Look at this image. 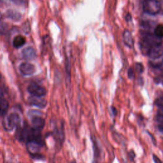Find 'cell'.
<instances>
[{
	"label": "cell",
	"instance_id": "obj_1",
	"mask_svg": "<svg viewBox=\"0 0 163 163\" xmlns=\"http://www.w3.org/2000/svg\"><path fill=\"white\" fill-rule=\"evenodd\" d=\"M143 8L145 12L150 15H156L161 10V4L157 0H145Z\"/></svg>",
	"mask_w": 163,
	"mask_h": 163
},
{
	"label": "cell",
	"instance_id": "obj_2",
	"mask_svg": "<svg viewBox=\"0 0 163 163\" xmlns=\"http://www.w3.org/2000/svg\"><path fill=\"white\" fill-rule=\"evenodd\" d=\"M20 118L16 113L10 114L3 122V126L8 131H12L15 127L20 126Z\"/></svg>",
	"mask_w": 163,
	"mask_h": 163
},
{
	"label": "cell",
	"instance_id": "obj_3",
	"mask_svg": "<svg viewBox=\"0 0 163 163\" xmlns=\"http://www.w3.org/2000/svg\"><path fill=\"white\" fill-rule=\"evenodd\" d=\"M28 92L33 96L43 97L46 95L47 90L43 87L36 84H31L28 88Z\"/></svg>",
	"mask_w": 163,
	"mask_h": 163
},
{
	"label": "cell",
	"instance_id": "obj_4",
	"mask_svg": "<svg viewBox=\"0 0 163 163\" xmlns=\"http://www.w3.org/2000/svg\"><path fill=\"white\" fill-rule=\"evenodd\" d=\"M19 70L22 74L25 76H30L33 75L36 71V68L29 62H23L19 66Z\"/></svg>",
	"mask_w": 163,
	"mask_h": 163
},
{
	"label": "cell",
	"instance_id": "obj_5",
	"mask_svg": "<svg viewBox=\"0 0 163 163\" xmlns=\"http://www.w3.org/2000/svg\"><path fill=\"white\" fill-rule=\"evenodd\" d=\"M43 145V141H32L27 143L28 150L29 153L35 155L39 152Z\"/></svg>",
	"mask_w": 163,
	"mask_h": 163
},
{
	"label": "cell",
	"instance_id": "obj_6",
	"mask_svg": "<svg viewBox=\"0 0 163 163\" xmlns=\"http://www.w3.org/2000/svg\"><path fill=\"white\" fill-rule=\"evenodd\" d=\"M163 55V47L162 45H156L153 46L151 48L148 56L152 59H156L159 58Z\"/></svg>",
	"mask_w": 163,
	"mask_h": 163
},
{
	"label": "cell",
	"instance_id": "obj_7",
	"mask_svg": "<svg viewBox=\"0 0 163 163\" xmlns=\"http://www.w3.org/2000/svg\"><path fill=\"white\" fill-rule=\"evenodd\" d=\"M31 124L32 127L38 130L39 131H41L43 127L45 126V120L41 117L34 116L31 119Z\"/></svg>",
	"mask_w": 163,
	"mask_h": 163
},
{
	"label": "cell",
	"instance_id": "obj_8",
	"mask_svg": "<svg viewBox=\"0 0 163 163\" xmlns=\"http://www.w3.org/2000/svg\"><path fill=\"white\" fill-rule=\"evenodd\" d=\"M143 40L148 43L152 47L161 45L162 43V39L157 37L155 35H152L150 33L146 35Z\"/></svg>",
	"mask_w": 163,
	"mask_h": 163
},
{
	"label": "cell",
	"instance_id": "obj_9",
	"mask_svg": "<svg viewBox=\"0 0 163 163\" xmlns=\"http://www.w3.org/2000/svg\"><path fill=\"white\" fill-rule=\"evenodd\" d=\"M28 101L31 105L36 106L41 108H45L47 105L46 100L40 98V97H36V96H32L29 97Z\"/></svg>",
	"mask_w": 163,
	"mask_h": 163
},
{
	"label": "cell",
	"instance_id": "obj_10",
	"mask_svg": "<svg viewBox=\"0 0 163 163\" xmlns=\"http://www.w3.org/2000/svg\"><path fill=\"white\" fill-rule=\"evenodd\" d=\"M23 56L26 60L32 61L36 58V52L34 48L29 47L25 48L23 50Z\"/></svg>",
	"mask_w": 163,
	"mask_h": 163
},
{
	"label": "cell",
	"instance_id": "obj_11",
	"mask_svg": "<svg viewBox=\"0 0 163 163\" xmlns=\"http://www.w3.org/2000/svg\"><path fill=\"white\" fill-rule=\"evenodd\" d=\"M123 41L125 45L129 47V48H132L133 47V38L131 35V32L129 30H125L123 32Z\"/></svg>",
	"mask_w": 163,
	"mask_h": 163
},
{
	"label": "cell",
	"instance_id": "obj_12",
	"mask_svg": "<svg viewBox=\"0 0 163 163\" xmlns=\"http://www.w3.org/2000/svg\"><path fill=\"white\" fill-rule=\"evenodd\" d=\"M6 16L14 21H19L22 19V15L15 10H10L6 13Z\"/></svg>",
	"mask_w": 163,
	"mask_h": 163
},
{
	"label": "cell",
	"instance_id": "obj_13",
	"mask_svg": "<svg viewBox=\"0 0 163 163\" xmlns=\"http://www.w3.org/2000/svg\"><path fill=\"white\" fill-rule=\"evenodd\" d=\"M26 38L22 35H18L15 36L13 40V45L15 48L19 49L23 47L26 43Z\"/></svg>",
	"mask_w": 163,
	"mask_h": 163
},
{
	"label": "cell",
	"instance_id": "obj_14",
	"mask_svg": "<svg viewBox=\"0 0 163 163\" xmlns=\"http://www.w3.org/2000/svg\"><path fill=\"white\" fill-rule=\"evenodd\" d=\"M9 103L4 98L0 100V116H5L8 110Z\"/></svg>",
	"mask_w": 163,
	"mask_h": 163
},
{
	"label": "cell",
	"instance_id": "obj_15",
	"mask_svg": "<svg viewBox=\"0 0 163 163\" xmlns=\"http://www.w3.org/2000/svg\"><path fill=\"white\" fill-rule=\"evenodd\" d=\"M154 35L161 39L163 38V24H159L156 26L154 29Z\"/></svg>",
	"mask_w": 163,
	"mask_h": 163
},
{
	"label": "cell",
	"instance_id": "obj_16",
	"mask_svg": "<svg viewBox=\"0 0 163 163\" xmlns=\"http://www.w3.org/2000/svg\"><path fill=\"white\" fill-rule=\"evenodd\" d=\"M156 120L159 124L163 122V108H160L157 111Z\"/></svg>",
	"mask_w": 163,
	"mask_h": 163
},
{
	"label": "cell",
	"instance_id": "obj_17",
	"mask_svg": "<svg viewBox=\"0 0 163 163\" xmlns=\"http://www.w3.org/2000/svg\"><path fill=\"white\" fill-rule=\"evenodd\" d=\"M13 2L20 6H26L28 3V0H13Z\"/></svg>",
	"mask_w": 163,
	"mask_h": 163
},
{
	"label": "cell",
	"instance_id": "obj_18",
	"mask_svg": "<svg viewBox=\"0 0 163 163\" xmlns=\"http://www.w3.org/2000/svg\"><path fill=\"white\" fill-rule=\"evenodd\" d=\"M144 66L142 63H136V69L138 73H142L144 71Z\"/></svg>",
	"mask_w": 163,
	"mask_h": 163
},
{
	"label": "cell",
	"instance_id": "obj_19",
	"mask_svg": "<svg viewBox=\"0 0 163 163\" xmlns=\"http://www.w3.org/2000/svg\"><path fill=\"white\" fill-rule=\"evenodd\" d=\"M7 29V25L6 24H0V33L4 34Z\"/></svg>",
	"mask_w": 163,
	"mask_h": 163
},
{
	"label": "cell",
	"instance_id": "obj_20",
	"mask_svg": "<svg viewBox=\"0 0 163 163\" xmlns=\"http://www.w3.org/2000/svg\"><path fill=\"white\" fill-rule=\"evenodd\" d=\"M127 75H128V77L131 79H134L135 77V73H134V70L132 68H130L128 70L127 72Z\"/></svg>",
	"mask_w": 163,
	"mask_h": 163
},
{
	"label": "cell",
	"instance_id": "obj_21",
	"mask_svg": "<svg viewBox=\"0 0 163 163\" xmlns=\"http://www.w3.org/2000/svg\"><path fill=\"white\" fill-rule=\"evenodd\" d=\"M156 104L159 108H163V97H162V98L157 99L156 101Z\"/></svg>",
	"mask_w": 163,
	"mask_h": 163
},
{
	"label": "cell",
	"instance_id": "obj_22",
	"mask_svg": "<svg viewBox=\"0 0 163 163\" xmlns=\"http://www.w3.org/2000/svg\"><path fill=\"white\" fill-rule=\"evenodd\" d=\"M153 160L155 163H162L161 160L155 154H153Z\"/></svg>",
	"mask_w": 163,
	"mask_h": 163
},
{
	"label": "cell",
	"instance_id": "obj_23",
	"mask_svg": "<svg viewBox=\"0 0 163 163\" xmlns=\"http://www.w3.org/2000/svg\"><path fill=\"white\" fill-rule=\"evenodd\" d=\"M158 130L161 133L163 134V122L159 124V125L158 126Z\"/></svg>",
	"mask_w": 163,
	"mask_h": 163
},
{
	"label": "cell",
	"instance_id": "obj_24",
	"mask_svg": "<svg viewBox=\"0 0 163 163\" xmlns=\"http://www.w3.org/2000/svg\"><path fill=\"white\" fill-rule=\"evenodd\" d=\"M129 155L130 158H131V159H133V160L134 159V158H135V152H134V151L131 150V151L129 152Z\"/></svg>",
	"mask_w": 163,
	"mask_h": 163
},
{
	"label": "cell",
	"instance_id": "obj_25",
	"mask_svg": "<svg viewBox=\"0 0 163 163\" xmlns=\"http://www.w3.org/2000/svg\"><path fill=\"white\" fill-rule=\"evenodd\" d=\"M3 96H4V94H3V89L1 88V87H0V100L3 99Z\"/></svg>",
	"mask_w": 163,
	"mask_h": 163
},
{
	"label": "cell",
	"instance_id": "obj_26",
	"mask_svg": "<svg viewBox=\"0 0 163 163\" xmlns=\"http://www.w3.org/2000/svg\"><path fill=\"white\" fill-rule=\"evenodd\" d=\"M3 3H9L11 2H13V0H1Z\"/></svg>",
	"mask_w": 163,
	"mask_h": 163
},
{
	"label": "cell",
	"instance_id": "obj_27",
	"mask_svg": "<svg viewBox=\"0 0 163 163\" xmlns=\"http://www.w3.org/2000/svg\"><path fill=\"white\" fill-rule=\"evenodd\" d=\"M126 20L127 21H129V20H131V16L130 14H127V16H126Z\"/></svg>",
	"mask_w": 163,
	"mask_h": 163
},
{
	"label": "cell",
	"instance_id": "obj_28",
	"mask_svg": "<svg viewBox=\"0 0 163 163\" xmlns=\"http://www.w3.org/2000/svg\"><path fill=\"white\" fill-rule=\"evenodd\" d=\"M112 111H113L114 115L115 116V115H117V110L115 109V108H114V107H113V108H112Z\"/></svg>",
	"mask_w": 163,
	"mask_h": 163
},
{
	"label": "cell",
	"instance_id": "obj_29",
	"mask_svg": "<svg viewBox=\"0 0 163 163\" xmlns=\"http://www.w3.org/2000/svg\"><path fill=\"white\" fill-rule=\"evenodd\" d=\"M2 17H3V16H2V13H1V12H0V20H1L2 19Z\"/></svg>",
	"mask_w": 163,
	"mask_h": 163
},
{
	"label": "cell",
	"instance_id": "obj_30",
	"mask_svg": "<svg viewBox=\"0 0 163 163\" xmlns=\"http://www.w3.org/2000/svg\"><path fill=\"white\" fill-rule=\"evenodd\" d=\"M2 3H3L2 2V1H1V0H0V6H1V5H2Z\"/></svg>",
	"mask_w": 163,
	"mask_h": 163
},
{
	"label": "cell",
	"instance_id": "obj_31",
	"mask_svg": "<svg viewBox=\"0 0 163 163\" xmlns=\"http://www.w3.org/2000/svg\"><path fill=\"white\" fill-rule=\"evenodd\" d=\"M71 163H76V162H75V161H73V162H71Z\"/></svg>",
	"mask_w": 163,
	"mask_h": 163
}]
</instances>
